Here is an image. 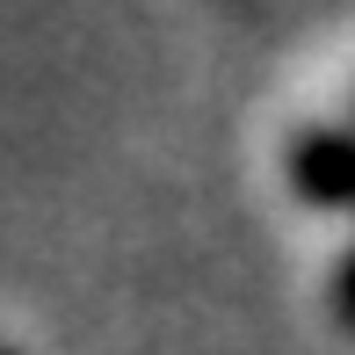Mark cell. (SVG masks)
Masks as SVG:
<instances>
[{"mask_svg":"<svg viewBox=\"0 0 355 355\" xmlns=\"http://www.w3.org/2000/svg\"><path fill=\"white\" fill-rule=\"evenodd\" d=\"M290 189L319 211H355V131H304L290 145Z\"/></svg>","mask_w":355,"mask_h":355,"instance_id":"cell-1","label":"cell"},{"mask_svg":"<svg viewBox=\"0 0 355 355\" xmlns=\"http://www.w3.org/2000/svg\"><path fill=\"white\" fill-rule=\"evenodd\" d=\"M327 304H334V319L355 334V247L341 254V268H334V290H327Z\"/></svg>","mask_w":355,"mask_h":355,"instance_id":"cell-2","label":"cell"},{"mask_svg":"<svg viewBox=\"0 0 355 355\" xmlns=\"http://www.w3.org/2000/svg\"><path fill=\"white\" fill-rule=\"evenodd\" d=\"M0 355H8V348H0Z\"/></svg>","mask_w":355,"mask_h":355,"instance_id":"cell-3","label":"cell"}]
</instances>
